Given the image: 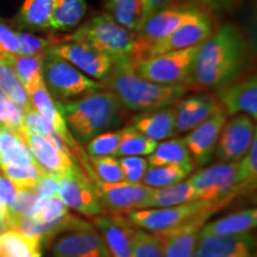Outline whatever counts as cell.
<instances>
[{
    "mask_svg": "<svg viewBox=\"0 0 257 257\" xmlns=\"http://www.w3.org/2000/svg\"><path fill=\"white\" fill-rule=\"evenodd\" d=\"M252 47L240 28L225 23L199 46L186 87L205 92L243 78L252 66Z\"/></svg>",
    "mask_w": 257,
    "mask_h": 257,
    "instance_id": "1",
    "label": "cell"
},
{
    "mask_svg": "<svg viewBox=\"0 0 257 257\" xmlns=\"http://www.w3.org/2000/svg\"><path fill=\"white\" fill-rule=\"evenodd\" d=\"M56 104L79 144L87 143L100 134L118 130L123 123L124 107L107 89L87 93L72 100L56 101Z\"/></svg>",
    "mask_w": 257,
    "mask_h": 257,
    "instance_id": "2",
    "label": "cell"
},
{
    "mask_svg": "<svg viewBox=\"0 0 257 257\" xmlns=\"http://www.w3.org/2000/svg\"><path fill=\"white\" fill-rule=\"evenodd\" d=\"M102 88L117 96L126 110L147 112L176 104L189 89L185 86H167L148 81L137 75L133 61L114 63L100 81Z\"/></svg>",
    "mask_w": 257,
    "mask_h": 257,
    "instance_id": "3",
    "label": "cell"
},
{
    "mask_svg": "<svg viewBox=\"0 0 257 257\" xmlns=\"http://www.w3.org/2000/svg\"><path fill=\"white\" fill-rule=\"evenodd\" d=\"M134 32L126 30L105 12L95 15L69 35V41L87 44L113 63L133 61Z\"/></svg>",
    "mask_w": 257,
    "mask_h": 257,
    "instance_id": "4",
    "label": "cell"
},
{
    "mask_svg": "<svg viewBox=\"0 0 257 257\" xmlns=\"http://www.w3.org/2000/svg\"><path fill=\"white\" fill-rule=\"evenodd\" d=\"M230 201L194 200L176 206L143 208L128 212L126 219L138 229L159 233L178 229L199 216L213 213Z\"/></svg>",
    "mask_w": 257,
    "mask_h": 257,
    "instance_id": "5",
    "label": "cell"
},
{
    "mask_svg": "<svg viewBox=\"0 0 257 257\" xmlns=\"http://www.w3.org/2000/svg\"><path fill=\"white\" fill-rule=\"evenodd\" d=\"M200 11L202 10L173 3L169 8L146 19L134 32L133 62L137 64L146 60L154 44L168 37L180 25L192 21Z\"/></svg>",
    "mask_w": 257,
    "mask_h": 257,
    "instance_id": "6",
    "label": "cell"
},
{
    "mask_svg": "<svg viewBox=\"0 0 257 257\" xmlns=\"http://www.w3.org/2000/svg\"><path fill=\"white\" fill-rule=\"evenodd\" d=\"M43 80L56 101L72 100L102 88L100 81L88 78L61 57L47 54L43 61Z\"/></svg>",
    "mask_w": 257,
    "mask_h": 257,
    "instance_id": "7",
    "label": "cell"
},
{
    "mask_svg": "<svg viewBox=\"0 0 257 257\" xmlns=\"http://www.w3.org/2000/svg\"><path fill=\"white\" fill-rule=\"evenodd\" d=\"M198 49L199 46L148 57L135 64V70L137 75L148 81L186 87Z\"/></svg>",
    "mask_w": 257,
    "mask_h": 257,
    "instance_id": "8",
    "label": "cell"
},
{
    "mask_svg": "<svg viewBox=\"0 0 257 257\" xmlns=\"http://www.w3.org/2000/svg\"><path fill=\"white\" fill-rule=\"evenodd\" d=\"M197 193L198 200L231 201L244 191L238 162H220L202 169L188 179Z\"/></svg>",
    "mask_w": 257,
    "mask_h": 257,
    "instance_id": "9",
    "label": "cell"
},
{
    "mask_svg": "<svg viewBox=\"0 0 257 257\" xmlns=\"http://www.w3.org/2000/svg\"><path fill=\"white\" fill-rule=\"evenodd\" d=\"M59 197L66 206L93 218L105 213L94 185L78 163L59 175Z\"/></svg>",
    "mask_w": 257,
    "mask_h": 257,
    "instance_id": "10",
    "label": "cell"
},
{
    "mask_svg": "<svg viewBox=\"0 0 257 257\" xmlns=\"http://www.w3.org/2000/svg\"><path fill=\"white\" fill-rule=\"evenodd\" d=\"M217 28L218 24L214 14L202 10L192 21L180 25L168 37L154 44L148 53L147 59L168 51L200 46L217 30Z\"/></svg>",
    "mask_w": 257,
    "mask_h": 257,
    "instance_id": "11",
    "label": "cell"
},
{
    "mask_svg": "<svg viewBox=\"0 0 257 257\" xmlns=\"http://www.w3.org/2000/svg\"><path fill=\"white\" fill-rule=\"evenodd\" d=\"M96 195L104 210L112 214L128 213L135 210H143L150 194L152 187L143 184H128V182H115L107 184L99 179L92 178Z\"/></svg>",
    "mask_w": 257,
    "mask_h": 257,
    "instance_id": "12",
    "label": "cell"
},
{
    "mask_svg": "<svg viewBox=\"0 0 257 257\" xmlns=\"http://www.w3.org/2000/svg\"><path fill=\"white\" fill-rule=\"evenodd\" d=\"M256 138L255 121L249 115L239 113L225 121L218 140L216 157L221 162H238Z\"/></svg>",
    "mask_w": 257,
    "mask_h": 257,
    "instance_id": "13",
    "label": "cell"
},
{
    "mask_svg": "<svg viewBox=\"0 0 257 257\" xmlns=\"http://www.w3.org/2000/svg\"><path fill=\"white\" fill-rule=\"evenodd\" d=\"M47 54H53L73 64L88 78L102 81L113 67V61L87 44L67 41L51 47Z\"/></svg>",
    "mask_w": 257,
    "mask_h": 257,
    "instance_id": "14",
    "label": "cell"
},
{
    "mask_svg": "<svg viewBox=\"0 0 257 257\" xmlns=\"http://www.w3.org/2000/svg\"><path fill=\"white\" fill-rule=\"evenodd\" d=\"M53 257H111L99 231L87 221L56 240Z\"/></svg>",
    "mask_w": 257,
    "mask_h": 257,
    "instance_id": "15",
    "label": "cell"
},
{
    "mask_svg": "<svg viewBox=\"0 0 257 257\" xmlns=\"http://www.w3.org/2000/svg\"><path fill=\"white\" fill-rule=\"evenodd\" d=\"M226 120L227 115L223 107H220L184 137L193 162L197 163L198 166H206L211 162Z\"/></svg>",
    "mask_w": 257,
    "mask_h": 257,
    "instance_id": "16",
    "label": "cell"
},
{
    "mask_svg": "<svg viewBox=\"0 0 257 257\" xmlns=\"http://www.w3.org/2000/svg\"><path fill=\"white\" fill-rule=\"evenodd\" d=\"M226 115L248 113L257 118V78L255 74L243 76L216 89L214 93Z\"/></svg>",
    "mask_w": 257,
    "mask_h": 257,
    "instance_id": "17",
    "label": "cell"
},
{
    "mask_svg": "<svg viewBox=\"0 0 257 257\" xmlns=\"http://www.w3.org/2000/svg\"><path fill=\"white\" fill-rule=\"evenodd\" d=\"M255 245L251 232L236 236L199 233L195 257H255Z\"/></svg>",
    "mask_w": 257,
    "mask_h": 257,
    "instance_id": "18",
    "label": "cell"
},
{
    "mask_svg": "<svg viewBox=\"0 0 257 257\" xmlns=\"http://www.w3.org/2000/svg\"><path fill=\"white\" fill-rule=\"evenodd\" d=\"M93 226L100 231L111 257H134L133 238L135 230L126 218L119 214L92 218Z\"/></svg>",
    "mask_w": 257,
    "mask_h": 257,
    "instance_id": "19",
    "label": "cell"
},
{
    "mask_svg": "<svg viewBox=\"0 0 257 257\" xmlns=\"http://www.w3.org/2000/svg\"><path fill=\"white\" fill-rule=\"evenodd\" d=\"M211 214L199 216L178 229L155 233L161 243L162 257H195L199 233Z\"/></svg>",
    "mask_w": 257,
    "mask_h": 257,
    "instance_id": "20",
    "label": "cell"
},
{
    "mask_svg": "<svg viewBox=\"0 0 257 257\" xmlns=\"http://www.w3.org/2000/svg\"><path fill=\"white\" fill-rule=\"evenodd\" d=\"M216 94H198L176 102L175 134L189 133L220 108Z\"/></svg>",
    "mask_w": 257,
    "mask_h": 257,
    "instance_id": "21",
    "label": "cell"
},
{
    "mask_svg": "<svg viewBox=\"0 0 257 257\" xmlns=\"http://www.w3.org/2000/svg\"><path fill=\"white\" fill-rule=\"evenodd\" d=\"M18 135L30 149L35 161L44 173L59 176L78 163L72 154L59 149L44 138L29 134L25 130H21Z\"/></svg>",
    "mask_w": 257,
    "mask_h": 257,
    "instance_id": "22",
    "label": "cell"
},
{
    "mask_svg": "<svg viewBox=\"0 0 257 257\" xmlns=\"http://www.w3.org/2000/svg\"><path fill=\"white\" fill-rule=\"evenodd\" d=\"M130 125L155 142L168 140L175 135V108L167 106L142 112L135 115Z\"/></svg>",
    "mask_w": 257,
    "mask_h": 257,
    "instance_id": "23",
    "label": "cell"
},
{
    "mask_svg": "<svg viewBox=\"0 0 257 257\" xmlns=\"http://www.w3.org/2000/svg\"><path fill=\"white\" fill-rule=\"evenodd\" d=\"M257 225V210L248 208L239 212H234L220 219L205 224L201 227L200 233L218 234V236H236L246 232H251Z\"/></svg>",
    "mask_w": 257,
    "mask_h": 257,
    "instance_id": "24",
    "label": "cell"
},
{
    "mask_svg": "<svg viewBox=\"0 0 257 257\" xmlns=\"http://www.w3.org/2000/svg\"><path fill=\"white\" fill-rule=\"evenodd\" d=\"M36 163L21 136L0 125V169L9 166H29Z\"/></svg>",
    "mask_w": 257,
    "mask_h": 257,
    "instance_id": "25",
    "label": "cell"
},
{
    "mask_svg": "<svg viewBox=\"0 0 257 257\" xmlns=\"http://www.w3.org/2000/svg\"><path fill=\"white\" fill-rule=\"evenodd\" d=\"M4 55V54H3ZM47 54L36 55H4L9 61L28 94L34 92L43 80V61Z\"/></svg>",
    "mask_w": 257,
    "mask_h": 257,
    "instance_id": "26",
    "label": "cell"
},
{
    "mask_svg": "<svg viewBox=\"0 0 257 257\" xmlns=\"http://www.w3.org/2000/svg\"><path fill=\"white\" fill-rule=\"evenodd\" d=\"M54 0H24L17 16L19 28L30 31L50 30Z\"/></svg>",
    "mask_w": 257,
    "mask_h": 257,
    "instance_id": "27",
    "label": "cell"
},
{
    "mask_svg": "<svg viewBox=\"0 0 257 257\" xmlns=\"http://www.w3.org/2000/svg\"><path fill=\"white\" fill-rule=\"evenodd\" d=\"M86 0H54L50 30L69 31L81 23L87 12Z\"/></svg>",
    "mask_w": 257,
    "mask_h": 257,
    "instance_id": "28",
    "label": "cell"
},
{
    "mask_svg": "<svg viewBox=\"0 0 257 257\" xmlns=\"http://www.w3.org/2000/svg\"><path fill=\"white\" fill-rule=\"evenodd\" d=\"M194 200H198L197 193L187 180L168 187L154 188L143 208L170 207Z\"/></svg>",
    "mask_w": 257,
    "mask_h": 257,
    "instance_id": "29",
    "label": "cell"
},
{
    "mask_svg": "<svg viewBox=\"0 0 257 257\" xmlns=\"http://www.w3.org/2000/svg\"><path fill=\"white\" fill-rule=\"evenodd\" d=\"M42 242L28 237L17 230H8L0 234V257H41Z\"/></svg>",
    "mask_w": 257,
    "mask_h": 257,
    "instance_id": "30",
    "label": "cell"
},
{
    "mask_svg": "<svg viewBox=\"0 0 257 257\" xmlns=\"http://www.w3.org/2000/svg\"><path fill=\"white\" fill-rule=\"evenodd\" d=\"M147 161L149 166L194 165L184 137L165 140L163 142L157 143L155 150L148 155Z\"/></svg>",
    "mask_w": 257,
    "mask_h": 257,
    "instance_id": "31",
    "label": "cell"
},
{
    "mask_svg": "<svg viewBox=\"0 0 257 257\" xmlns=\"http://www.w3.org/2000/svg\"><path fill=\"white\" fill-rule=\"evenodd\" d=\"M105 14L126 30L135 32L142 24L141 0H104Z\"/></svg>",
    "mask_w": 257,
    "mask_h": 257,
    "instance_id": "32",
    "label": "cell"
},
{
    "mask_svg": "<svg viewBox=\"0 0 257 257\" xmlns=\"http://www.w3.org/2000/svg\"><path fill=\"white\" fill-rule=\"evenodd\" d=\"M194 169V165L149 166L142 184L152 188H163L184 181Z\"/></svg>",
    "mask_w": 257,
    "mask_h": 257,
    "instance_id": "33",
    "label": "cell"
},
{
    "mask_svg": "<svg viewBox=\"0 0 257 257\" xmlns=\"http://www.w3.org/2000/svg\"><path fill=\"white\" fill-rule=\"evenodd\" d=\"M120 140L115 156H148L155 150L157 142L146 137L131 125L120 128Z\"/></svg>",
    "mask_w": 257,
    "mask_h": 257,
    "instance_id": "34",
    "label": "cell"
},
{
    "mask_svg": "<svg viewBox=\"0 0 257 257\" xmlns=\"http://www.w3.org/2000/svg\"><path fill=\"white\" fill-rule=\"evenodd\" d=\"M0 89L24 111L32 107L27 89L3 54H0Z\"/></svg>",
    "mask_w": 257,
    "mask_h": 257,
    "instance_id": "35",
    "label": "cell"
},
{
    "mask_svg": "<svg viewBox=\"0 0 257 257\" xmlns=\"http://www.w3.org/2000/svg\"><path fill=\"white\" fill-rule=\"evenodd\" d=\"M38 193L32 188L19 189L15 201L8 207L9 210V226L10 230L15 229L19 219L23 217L31 216L36 210L38 202L41 200Z\"/></svg>",
    "mask_w": 257,
    "mask_h": 257,
    "instance_id": "36",
    "label": "cell"
},
{
    "mask_svg": "<svg viewBox=\"0 0 257 257\" xmlns=\"http://www.w3.org/2000/svg\"><path fill=\"white\" fill-rule=\"evenodd\" d=\"M88 161L93 170L92 178L107 184L124 182L119 160L114 156H89Z\"/></svg>",
    "mask_w": 257,
    "mask_h": 257,
    "instance_id": "37",
    "label": "cell"
},
{
    "mask_svg": "<svg viewBox=\"0 0 257 257\" xmlns=\"http://www.w3.org/2000/svg\"><path fill=\"white\" fill-rule=\"evenodd\" d=\"M21 55H36L47 54L51 47L69 41V36L57 37L51 35L48 37H38L28 32H17Z\"/></svg>",
    "mask_w": 257,
    "mask_h": 257,
    "instance_id": "38",
    "label": "cell"
},
{
    "mask_svg": "<svg viewBox=\"0 0 257 257\" xmlns=\"http://www.w3.org/2000/svg\"><path fill=\"white\" fill-rule=\"evenodd\" d=\"M5 176L11 180L19 189L32 188L35 189L38 179L44 174L43 170L37 163L29 166H9L2 169Z\"/></svg>",
    "mask_w": 257,
    "mask_h": 257,
    "instance_id": "39",
    "label": "cell"
},
{
    "mask_svg": "<svg viewBox=\"0 0 257 257\" xmlns=\"http://www.w3.org/2000/svg\"><path fill=\"white\" fill-rule=\"evenodd\" d=\"M120 134V130H113L93 137L86 143L88 156H115Z\"/></svg>",
    "mask_w": 257,
    "mask_h": 257,
    "instance_id": "40",
    "label": "cell"
},
{
    "mask_svg": "<svg viewBox=\"0 0 257 257\" xmlns=\"http://www.w3.org/2000/svg\"><path fill=\"white\" fill-rule=\"evenodd\" d=\"M68 214V207L61 200L59 195H56V197L42 198L31 217L43 223H49L67 217Z\"/></svg>",
    "mask_w": 257,
    "mask_h": 257,
    "instance_id": "41",
    "label": "cell"
},
{
    "mask_svg": "<svg viewBox=\"0 0 257 257\" xmlns=\"http://www.w3.org/2000/svg\"><path fill=\"white\" fill-rule=\"evenodd\" d=\"M24 112V108H22L15 101H12L0 89V121L4 126L19 134L22 126H23Z\"/></svg>",
    "mask_w": 257,
    "mask_h": 257,
    "instance_id": "42",
    "label": "cell"
},
{
    "mask_svg": "<svg viewBox=\"0 0 257 257\" xmlns=\"http://www.w3.org/2000/svg\"><path fill=\"white\" fill-rule=\"evenodd\" d=\"M134 257H162L161 243L155 233L136 229L133 238Z\"/></svg>",
    "mask_w": 257,
    "mask_h": 257,
    "instance_id": "43",
    "label": "cell"
},
{
    "mask_svg": "<svg viewBox=\"0 0 257 257\" xmlns=\"http://www.w3.org/2000/svg\"><path fill=\"white\" fill-rule=\"evenodd\" d=\"M238 170L244 188L255 187L257 180V138L253 140L243 159L238 161Z\"/></svg>",
    "mask_w": 257,
    "mask_h": 257,
    "instance_id": "44",
    "label": "cell"
},
{
    "mask_svg": "<svg viewBox=\"0 0 257 257\" xmlns=\"http://www.w3.org/2000/svg\"><path fill=\"white\" fill-rule=\"evenodd\" d=\"M119 165L123 173L124 182L128 184H142L149 163L142 156H124L119 160Z\"/></svg>",
    "mask_w": 257,
    "mask_h": 257,
    "instance_id": "45",
    "label": "cell"
},
{
    "mask_svg": "<svg viewBox=\"0 0 257 257\" xmlns=\"http://www.w3.org/2000/svg\"><path fill=\"white\" fill-rule=\"evenodd\" d=\"M0 54L17 55L19 54V42L17 31H14L0 19Z\"/></svg>",
    "mask_w": 257,
    "mask_h": 257,
    "instance_id": "46",
    "label": "cell"
},
{
    "mask_svg": "<svg viewBox=\"0 0 257 257\" xmlns=\"http://www.w3.org/2000/svg\"><path fill=\"white\" fill-rule=\"evenodd\" d=\"M35 191L41 198H49L59 195V176L44 173L38 179Z\"/></svg>",
    "mask_w": 257,
    "mask_h": 257,
    "instance_id": "47",
    "label": "cell"
},
{
    "mask_svg": "<svg viewBox=\"0 0 257 257\" xmlns=\"http://www.w3.org/2000/svg\"><path fill=\"white\" fill-rule=\"evenodd\" d=\"M19 188L14 182L10 180L4 173L0 172V200H2L6 206H10L15 201Z\"/></svg>",
    "mask_w": 257,
    "mask_h": 257,
    "instance_id": "48",
    "label": "cell"
},
{
    "mask_svg": "<svg viewBox=\"0 0 257 257\" xmlns=\"http://www.w3.org/2000/svg\"><path fill=\"white\" fill-rule=\"evenodd\" d=\"M174 0H141L142 5V23L157 12L169 8Z\"/></svg>",
    "mask_w": 257,
    "mask_h": 257,
    "instance_id": "49",
    "label": "cell"
},
{
    "mask_svg": "<svg viewBox=\"0 0 257 257\" xmlns=\"http://www.w3.org/2000/svg\"><path fill=\"white\" fill-rule=\"evenodd\" d=\"M173 3L191 8H197L200 10H206L212 14H216V0H174Z\"/></svg>",
    "mask_w": 257,
    "mask_h": 257,
    "instance_id": "50",
    "label": "cell"
},
{
    "mask_svg": "<svg viewBox=\"0 0 257 257\" xmlns=\"http://www.w3.org/2000/svg\"><path fill=\"white\" fill-rule=\"evenodd\" d=\"M243 0H216V10L218 11L232 12L240 5Z\"/></svg>",
    "mask_w": 257,
    "mask_h": 257,
    "instance_id": "51",
    "label": "cell"
},
{
    "mask_svg": "<svg viewBox=\"0 0 257 257\" xmlns=\"http://www.w3.org/2000/svg\"><path fill=\"white\" fill-rule=\"evenodd\" d=\"M0 219L4 220L5 223L9 225V210H8V206H6V205L2 200H0Z\"/></svg>",
    "mask_w": 257,
    "mask_h": 257,
    "instance_id": "52",
    "label": "cell"
},
{
    "mask_svg": "<svg viewBox=\"0 0 257 257\" xmlns=\"http://www.w3.org/2000/svg\"><path fill=\"white\" fill-rule=\"evenodd\" d=\"M0 125H3V124H2V121H0Z\"/></svg>",
    "mask_w": 257,
    "mask_h": 257,
    "instance_id": "53",
    "label": "cell"
}]
</instances>
